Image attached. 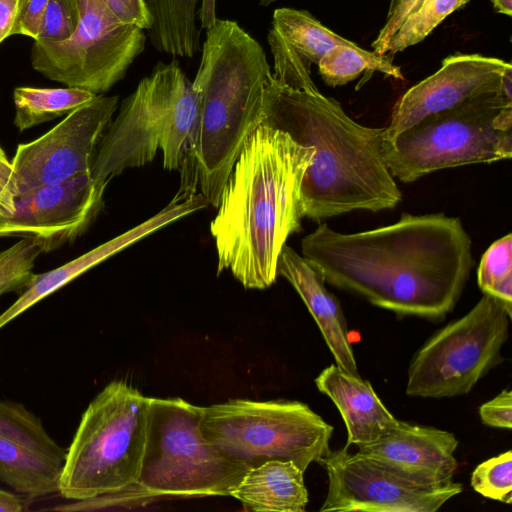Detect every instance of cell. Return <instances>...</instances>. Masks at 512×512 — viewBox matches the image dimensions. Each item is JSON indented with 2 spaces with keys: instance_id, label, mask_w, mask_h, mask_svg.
Here are the masks:
<instances>
[{
  "instance_id": "obj_39",
  "label": "cell",
  "mask_w": 512,
  "mask_h": 512,
  "mask_svg": "<svg viewBox=\"0 0 512 512\" xmlns=\"http://www.w3.org/2000/svg\"><path fill=\"white\" fill-rule=\"evenodd\" d=\"M25 501L14 493L0 489V512H22Z\"/></svg>"
},
{
  "instance_id": "obj_28",
  "label": "cell",
  "mask_w": 512,
  "mask_h": 512,
  "mask_svg": "<svg viewBox=\"0 0 512 512\" xmlns=\"http://www.w3.org/2000/svg\"><path fill=\"white\" fill-rule=\"evenodd\" d=\"M40 248L29 239L0 252V296L24 290L34 277V264Z\"/></svg>"
},
{
  "instance_id": "obj_27",
  "label": "cell",
  "mask_w": 512,
  "mask_h": 512,
  "mask_svg": "<svg viewBox=\"0 0 512 512\" xmlns=\"http://www.w3.org/2000/svg\"><path fill=\"white\" fill-rule=\"evenodd\" d=\"M469 0H424L402 23L386 47L394 55L423 41L441 22Z\"/></svg>"
},
{
  "instance_id": "obj_4",
  "label": "cell",
  "mask_w": 512,
  "mask_h": 512,
  "mask_svg": "<svg viewBox=\"0 0 512 512\" xmlns=\"http://www.w3.org/2000/svg\"><path fill=\"white\" fill-rule=\"evenodd\" d=\"M193 87L198 119L181 171L180 190L200 193L217 207L249 135L260 125L271 68L262 46L236 21L206 29Z\"/></svg>"
},
{
  "instance_id": "obj_5",
  "label": "cell",
  "mask_w": 512,
  "mask_h": 512,
  "mask_svg": "<svg viewBox=\"0 0 512 512\" xmlns=\"http://www.w3.org/2000/svg\"><path fill=\"white\" fill-rule=\"evenodd\" d=\"M198 96L177 60L159 62L120 104L104 132L91 175L107 182L162 153L166 170H180L193 141Z\"/></svg>"
},
{
  "instance_id": "obj_24",
  "label": "cell",
  "mask_w": 512,
  "mask_h": 512,
  "mask_svg": "<svg viewBox=\"0 0 512 512\" xmlns=\"http://www.w3.org/2000/svg\"><path fill=\"white\" fill-rule=\"evenodd\" d=\"M317 66L323 81L331 87L345 85L363 73L376 71L404 80L401 68L392 62L390 55L365 50L354 42L333 47Z\"/></svg>"
},
{
  "instance_id": "obj_20",
  "label": "cell",
  "mask_w": 512,
  "mask_h": 512,
  "mask_svg": "<svg viewBox=\"0 0 512 512\" xmlns=\"http://www.w3.org/2000/svg\"><path fill=\"white\" fill-rule=\"evenodd\" d=\"M229 496L253 511L304 512L309 501L304 471L280 460L249 469Z\"/></svg>"
},
{
  "instance_id": "obj_9",
  "label": "cell",
  "mask_w": 512,
  "mask_h": 512,
  "mask_svg": "<svg viewBox=\"0 0 512 512\" xmlns=\"http://www.w3.org/2000/svg\"><path fill=\"white\" fill-rule=\"evenodd\" d=\"M203 407L150 398L148 433L135 487L144 496H229L247 467L218 452L201 429Z\"/></svg>"
},
{
  "instance_id": "obj_32",
  "label": "cell",
  "mask_w": 512,
  "mask_h": 512,
  "mask_svg": "<svg viewBox=\"0 0 512 512\" xmlns=\"http://www.w3.org/2000/svg\"><path fill=\"white\" fill-rule=\"evenodd\" d=\"M483 424L494 428L512 427V392L503 390L493 399L483 403L479 408Z\"/></svg>"
},
{
  "instance_id": "obj_33",
  "label": "cell",
  "mask_w": 512,
  "mask_h": 512,
  "mask_svg": "<svg viewBox=\"0 0 512 512\" xmlns=\"http://www.w3.org/2000/svg\"><path fill=\"white\" fill-rule=\"evenodd\" d=\"M48 0H22L12 35H25L36 40Z\"/></svg>"
},
{
  "instance_id": "obj_7",
  "label": "cell",
  "mask_w": 512,
  "mask_h": 512,
  "mask_svg": "<svg viewBox=\"0 0 512 512\" xmlns=\"http://www.w3.org/2000/svg\"><path fill=\"white\" fill-rule=\"evenodd\" d=\"M512 87L468 98L401 132L382 155L391 175L409 183L437 170L512 156Z\"/></svg>"
},
{
  "instance_id": "obj_3",
  "label": "cell",
  "mask_w": 512,
  "mask_h": 512,
  "mask_svg": "<svg viewBox=\"0 0 512 512\" xmlns=\"http://www.w3.org/2000/svg\"><path fill=\"white\" fill-rule=\"evenodd\" d=\"M314 154L312 147L267 125L249 135L210 223L217 275L229 270L247 289L275 282L281 250L301 230V186Z\"/></svg>"
},
{
  "instance_id": "obj_30",
  "label": "cell",
  "mask_w": 512,
  "mask_h": 512,
  "mask_svg": "<svg viewBox=\"0 0 512 512\" xmlns=\"http://www.w3.org/2000/svg\"><path fill=\"white\" fill-rule=\"evenodd\" d=\"M75 0H48L37 41L62 42L69 39L78 25Z\"/></svg>"
},
{
  "instance_id": "obj_21",
  "label": "cell",
  "mask_w": 512,
  "mask_h": 512,
  "mask_svg": "<svg viewBox=\"0 0 512 512\" xmlns=\"http://www.w3.org/2000/svg\"><path fill=\"white\" fill-rule=\"evenodd\" d=\"M62 464L0 437V480L15 491L40 497L58 492Z\"/></svg>"
},
{
  "instance_id": "obj_43",
  "label": "cell",
  "mask_w": 512,
  "mask_h": 512,
  "mask_svg": "<svg viewBox=\"0 0 512 512\" xmlns=\"http://www.w3.org/2000/svg\"><path fill=\"white\" fill-rule=\"evenodd\" d=\"M399 0H390L389 1V8H388V12H390L394 7L395 5L397 4Z\"/></svg>"
},
{
  "instance_id": "obj_10",
  "label": "cell",
  "mask_w": 512,
  "mask_h": 512,
  "mask_svg": "<svg viewBox=\"0 0 512 512\" xmlns=\"http://www.w3.org/2000/svg\"><path fill=\"white\" fill-rule=\"evenodd\" d=\"M511 317L494 298L484 294L464 316L434 333L414 354L406 394L444 398L467 394L503 361Z\"/></svg>"
},
{
  "instance_id": "obj_8",
  "label": "cell",
  "mask_w": 512,
  "mask_h": 512,
  "mask_svg": "<svg viewBox=\"0 0 512 512\" xmlns=\"http://www.w3.org/2000/svg\"><path fill=\"white\" fill-rule=\"evenodd\" d=\"M201 429L224 457L248 469L292 461L302 471L330 451L333 427L299 401L233 399L203 407Z\"/></svg>"
},
{
  "instance_id": "obj_42",
  "label": "cell",
  "mask_w": 512,
  "mask_h": 512,
  "mask_svg": "<svg viewBox=\"0 0 512 512\" xmlns=\"http://www.w3.org/2000/svg\"><path fill=\"white\" fill-rule=\"evenodd\" d=\"M277 0H258V3L262 7H268L271 4L275 3Z\"/></svg>"
},
{
  "instance_id": "obj_2",
  "label": "cell",
  "mask_w": 512,
  "mask_h": 512,
  "mask_svg": "<svg viewBox=\"0 0 512 512\" xmlns=\"http://www.w3.org/2000/svg\"><path fill=\"white\" fill-rule=\"evenodd\" d=\"M260 124L315 150L301 186L303 217L319 221L355 210L378 212L401 202L382 155L385 127L357 123L313 81L292 86L271 74Z\"/></svg>"
},
{
  "instance_id": "obj_23",
  "label": "cell",
  "mask_w": 512,
  "mask_h": 512,
  "mask_svg": "<svg viewBox=\"0 0 512 512\" xmlns=\"http://www.w3.org/2000/svg\"><path fill=\"white\" fill-rule=\"evenodd\" d=\"M98 95L75 87H17L13 92L14 124L20 132L68 115Z\"/></svg>"
},
{
  "instance_id": "obj_34",
  "label": "cell",
  "mask_w": 512,
  "mask_h": 512,
  "mask_svg": "<svg viewBox=\"0 0 512 512\" xmlns=\"http://www.w3.org/2000/svg\"><path fill=\"white\" fill-rule=\"evenodd\" d=\"M17 183L12 163L0 147V218H9L15 212Z\"/></svg>"
},
{
  "instance_id": "obj_12",
  "label": "cell",
  "mask_w": 512,
  "mask_h": 512,
  "mask_svg": "<svg viewBox=\"0 0 512 512\" xmlns=\"http://www.w3.org/2000/svg\"><path fill=\"white\" fill-rule=\"evenodd\" d=\"M328 476L320 508L328 511L435 512L463 491L452 479L426 483L406 477L348 447L330 450L319 462Z\"/></svg>"
},
{
  "instance_id": "obj_14",
  "label": "cell",
  "mask_w": 512,
  "mask_h": 512,
  "mask_svg": "<svg viewBox=\"0 0 512 512\" xmlns=\"http://www.w3.org/2000/svg\"><path fill=\"white\" fill-rule=\"evenodd\" d=\"M107 184L89 172L17 196L14 215L0 218V238L29 239L41 252L73 242L102 210Z\"/></svg>"
},
{
  "instance_id": "obj_37",
  "label": "cell",
  "mask_w": 512,
  "mask_h": 512,
  "mask_svg": "<svg viewBox=\"0 0 512 512\" xmlns=\"http://www.w3.org/2000/svg\"><path fill=\"white\" fill-rule=\"evenodd\" d=\"M148 4L157 10L188 13L197 8L198 0H147Z\"/></svg>"
},
{
  "instance_id": "obj_18",
  "label": "cell",
  "mask_w": 512,
  "mask_h": 512,
  "mask_svg": "<svg viewBox=\"0 0 512 512\" xmlns=\"http://www.w3.org/2000/svg\"><path fill=\"white\" fill-rule=\"evenodd\" d=\"M277 276L285 278L300 295L336 364L350 374L360 375L343 310L338 299L326 289L319 272L285 244L278 258Z\"/></svg>"
},
{
  "instance_id": "obj_31",
  "label": "cell",
  "mask_w": 512,
  "mask_h": 512,
  "mask_svg": "<svg viewBox=\"0 0 512 512\" xmlns=\"http://www.w3.org/2000/svg\"><path fill=\"white\" fill-rule=\"evenodd\" d=\"M424 0H399L395 7L387 12L384 25L380 29L375 40L371 43L373 51L378 54H386V47L393 35L405 21V19L414 12Z\"/></svg>"
},
{
  "instance_id": "obj_6",
  "label": "cell",
  "mask_w": 512,
  "mask_h": 512,
  "mask_svg": "<svg viewBox=\"0 0 512 512\" xmlns=\"http://www.w3.org/2000/svg\"><path fill=\"white\" fill-rule=\"evenodd\" d=\"M150 398L124 381H112L90 402L60 473L58 492L73 501L135 487L145 453Z\"/></svg>"
},
{
  "instance_id": "obj_19",
  "label": "cell",
  "mask_w": 512,
  "mask_h": 512,
  "mask_svg": "<svg viewBox=\"0 0 512 512\" xmlns=\"http://www.w3.org/2000/svg\"><path fill=\"white\" fill-rule=\"evenodd\" d=\"M315 384L342 416L347 430L345 447L375 441L402 423L386 408L368 380L346 372L337 364L322 370Z\"/></svg>"
},
{
  "instance_id": "obj_16",
  "label": "cell",
  "mask_w": 512,
  "mask_h": 512,
  "mask_svg": "<svg viewBox=\"0 0 512 512\" xmlns=\"http://www.w3.org/2000/svg\"><path fill=\"white\" fill-rule=\"evenodd\" d=\"M458 444L449 431L402 421L390 433L358 445L357 453L411 479L438 483L453 478Z\"/></svg>"
},
{
  "instance_id": "obj_26",
  "label": "cell",
  "mask_w": 512,
  "mask_h": 512,
  "mask_svg": "<svg viewBox=\"0 0 512 512\" xmlns=\"http://www.w3.org/2000/svg\"><path fill=\"white\" fill-rule=\"evenodd\" d=\"M482 292L497 300L512 318V235L507 234L485 251L477 271Z\"/></svg>"
},
{
  "instance_id": "obj_40",
  "label": "cell",
  "mask_w": 512,
  "mask_h": 512,
  "mask_svg": "<svg viewBox=\"0 0 512 512\" xmlns=\"http://www.w3.org/2000/svg\"><path fill=\"white\" fill-rule=\"evenodd\" d=\"M122 21L134 23L131 15L120 0H102ZM135 24V23H134Z\"/></svg>"
},
{
  "instance_id": "obj_13",
  "label": "cell",
  "mask_w": 512,
  "mask_h": 512,
  "mask_svg": "<svg viewBox=\"0 0 512 512\" xmlns=\"http://www.w3.org/2000/svg\"><path fill=\"white\" fill-rule=\"evenodd\" d=\"M118 96L98 95L40 138L19 144L11 161L17 196L91 172L98 144L118 107Z\"/></svg>"
},
{
  "instance_id": "obj_25",
  "label": "cell",
  "mask_w": 512,
  "mask_h": 512,
  "mask_svg": "<svg viewBox=\"0 0 512 512\" xmlns=\"http://www.w3.org/2000/svg\"><path fill=\"white\" fill-rule=\"evenodd\" d=\"M0 437L61 464L65 459L66 449L50 437L41 419L20 403L0 400Z\"/></svg>"
},
{
  "instance_id": "obj_15",
  "label": "cell",
  "mask_w": 512,
  "mask_h": 512,
  "mask_svg": "<svg viewBox=\"0 0 512 512\" xmlns=\"http://www.w3.org/2000/svg\"><path fill=\"white\" fill-rule=\"evenodd\" d=\"M504 87H512L509 62L476 53L450 55L434 74L412 86L396 102L384 142L392 144L401 132L429 114Z\"/></svg>"
},
{
  "instance_id": "obj_29",
  "label": "cell",
  "mask_w": 512,
  "mask_h": 512,
  "mask_svg": "<svg viewBox=\"0 0 512 512\" xmlns=\"http://www.w3.org/2000/svg\"><path fill=\"white\" fill-rule=\"evenodd\" d=\"M471 487L485 498L512 503V452L480 463L472 472Z\"/></svg>"
},
{
  "instance_id": "obj_35",
  "label": "cell",
  "mask_w": 512,
  "mask_h": 512,
  "mask_svg": "<svg viewBox=\"0 0 512 512\" xmlns=\"http://www.w3.org/2000/svg\"><path fill=\"white\" fill-rule=\"evenodd\" d=\"M22 0H0V43L12 35Z\"/></svg>"
},
{
  "instance_id": "obj_1",
  "label": "cell",
  "mask_w": 512,
  "mask_h": 512,
  "mask_svg": "<svg viewBox=\"0 0 512 512\" xmlns=\"http://www.w3.org/2000/svg\"><path fill=\"white\" fill-rule=\"evenodd\" d=\"M302 256L325 282L398 316L441 320L474 265L459 218L405 213L394 224L343 234L326 223L302 239Z\"/></svg>"
},
{
  "instance_id": "obj_11",
  "label": "cell",
  "mask_w": 512,
  "mask_h": 512,
  "mask_svg": "<svg viewBox=\"0 0 512 512\" xmlns=\"http://www.w3.org/2000/svg\"><path fill=\"white\" fill-rule=\"evenodd\" d=\"M78 25L62 42L34 40L32 67L67 87L103 95L122 80L146 43L144 30L126 23L102 0H75Z\"/></svg>"
},
{
  "instance_id": "obj_41",
  "label": "cell",
  "mask_w": 512,
  "mask_h": 512,
  "mask_svg": "<svg viewBox=\"0 0 512 512\" xmlns=\"http://www.w3.org/2000/svg\"><path fill=\"white\" fill-rule=\"evenodd\" d=\"M491 2L498 13L512 16V0H491Z\"/></svg>"
},
{
  "instance_id": "obj_36",
  "label": "cell",
  "mask_w": 512,
  "mask_h": 512,
  "mask_svg": "<svg viewBox=\"0 0 512 512\" xmlns=\"http://www.w3.org/2000/svg\"><path fill=\"white\" fill-rule=\"evenodd\" d=\"M134 23L143 30H150L153 19L146 0H120Z\"/></svg>"
},
{
  "instance_id": "obj_17",
  "label": "cell",
  "mask_w": 512,
  "mask_h": 512,
  "mask_svg": "<svg viewBox=\"0 0 512 512\" xmlns=\"http://www.w3.org/2000/svg\"><path fill=\"white\" fill-rule=\"evenodd\" d=\"M208 205V200L201 193L186 194L177 192L169 204L140 225L58 268L42 274H35L18 299L0 314V329L37 302L56 292L88 269L129 246L131 243L161 229L171 222L206 208Z\"/></svg>"
},
{
  "instance_id": "obj_38",
  "label": "cell",
  "mask_w": 512,
  "mask_h": 512,
  "mask_svg": "<svg viewBox=\"0 0 512 512\" xmlns=\"http://www.w3.org/2000/svg\"><path fill=\"white\" fill-rule=\"evenodd\" d=\"M197 18L200 21V29L206 30L217 21L216 0H201V6L197 11Z\"/></svg>"
},
{
  "instance_id": "obj_22",
  "label": "cell",
  "mask_w": 512,
  "mask_h": 512,
  "mask_svg": "<svg viewBox=\"0 0 512 512\" xmlns=\"http://www.w3.org/2000/svg\"><path fill=\"white\" fill-rule=\"evenodd\" d=\"M271 29L310 67L311 64L317 65L333 47L352 43L324 26L309 12L294 8L275 9Z\"/></svg>"
}]
</instances>
